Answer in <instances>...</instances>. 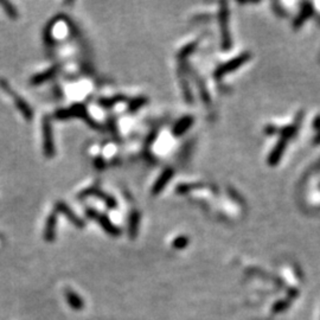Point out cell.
<instances>
[{"instance_id":"6da1fadb","label":"cell","mask_w":320,"mask_h":320,"mask_svg":"<svg viewBox=\"0 0 320 320\" xmlns=\"http://www.w3.org/2000/svg\"><path fill=\"white\" fill-rule=\"evenodd\" d=\"M44 138H45V147H46V150H48V153H50L49 151L51 150L52 144L50 142L51 133H50V127H49L48 122H45V125H44Z\"/></svg>"},{"instance_id":"7a4b0ae2","label":"cell","mask_w":320,"mask_h":320,"mask_svg":"<svg viewBox=\"0 0 320 320\" xmlns=\"http://www.w3.org/2000/svg\"><path fill=\"white\" fill-rule=\"evenodd\" d=\"M171 173H172V171H171V170H166V172H165L164 174H162L161 179H160V180H159V182H158V184H157V185H156V188H154V191H156V192L160 191V189H161V188H162V186H164L165 183H166V182H167V179H168V178H170Z\"/></svg>"}]
</instances>
